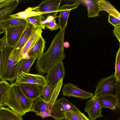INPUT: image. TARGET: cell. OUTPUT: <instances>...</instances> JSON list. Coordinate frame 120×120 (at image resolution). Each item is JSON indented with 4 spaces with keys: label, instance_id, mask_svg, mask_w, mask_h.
<instances>
[{
    "label": "cell",
    "instance_id": "obj_44",
    "mask_svg": "<svg viewBox=\"0 0 120 120\" xmlns=\"http://www.w3.org/2000/svg\"><path fill=\"white\" fill-rule=\"evenodd\" d=\"M0 120H1L0 119Z\"/></svg>",
    "mask_w": 120,
    "mask_h": 120
},
{
    "label": "cell",
    "instance_id": "obj_6",
    "mask_svg": "<svg viewBox=\"0 0 120 120\" xmlns=\"http://www.w3.org/2000/svg\"><path fill=\"white\" fill-rule=\"evenodd\" d=\"M65 69L62 61L54 64L48 70L45 78L47 83L54 89L59 81L64 79Z\"/></svg>",
    "mask_w": 120,
    "mask_h": 120
},
{
    "label": "cell",
    "instance_id": "obj_5",
    "mask_svg": "<svg viewBox=\"0 0 120 120\" xmlns=\"http://www.w3.org/2000/svg\"><path fill=\"white\" fill-rule=\"evenodd\" d=\"M34 26L27 23L26 28L20 38L11 50L9 56L18 63L23 49L26 44L30 37Z\"/></svg>",
    "mask_w": 120,
    "mask_h": 120
},
{
    "label": "cell",
    "instance_id": "obj_43",
    "mask_svg": "<svg viewBox=\"0 0 120 120\" xmlns=\"http://www.w3.org/2000/svg\"></svg>",
    "mask_w": 120,
    "mask_h": 120
},
{
    "label": "cell",
    "instance_id": "obj_28",
    "mask_svg": "<svg viewBox=\"0 0 120 120\" xmlns=\"http://www.w3.org/2000/svg\"><path fill=\"white\" fill-rule=\"evenodd\" d=\"M63 79H62L59 81L56 86L54 89L51 98L47 103L51 109L52 108L59 94L63 85Z\"/></svg>",
    "mask_w": 120,
    "mask_h": 120
},
{
    "label": "cell",
    "instance_id": "obj_20",
    "mask_svg": "<svg viewBox=\"0 0 120 120\" xmlns=\"http://www.w3.org/2000/svg\"><path fill=\"white\" fill-rule=\"evenodd\" d=\"M80 1L87 8L88 18L99 16V13L100 10L98 0H82Z\"/></svg>",
    "mask_w": 120,
    "mask_h": 120
},
{
    "label": "cell",
    "instance_id": "obj_36",
    "mask_svg": "<svg viewBox=\"0 0 120 120\" xmlns=\"http://www.w3.org/2000/svg\"><path fill=\"white\" fill-rule=\"evenodd\" d=\"M7 45L6 38L4 36L2 38H0V52L2 51Z\"/></svg>",
    "mask_w": 120,
    "mask_h": 120
},
{
    "label": "cell",
    "instance_id": "obj_40",
    "mask_svg": "<svg viewBox=\"0 0 120 120\" xmlns=\"http://www.w3.org/2000/svg\"><path fill=\"white\" fill-rule=\"evenodd\" d=\"M5 30L0 26V35L4 33Z\"/></svg>",
    "mask_w": 120,
    "mask_h": 120
},
{
    "label": "cell",
    "instance_id": "obj_11",
    "mask_svg": "<svg viewBox=\"0 0 120 120\" xmlns=\"http://www.w3.org/2000/svg\"><path fill=\"white\" fill-rule=\"evenodd\" d=\"M19 86L22 92L28 98L35 101L42 95L43 87L36 84L24 83Z\"/></svg>",
    "mask_w": 120,
    "mask_h": 120
},
{
    "label": "cell",
    "instance_id": "obj_7",
    "mask_svg": "<svg viewBox=\"0 0 120 120\" xmlns=\"http://www.w3.org/2000/svg\"><path fill=\"white\" fill-rule=\"evenodd\" d=\"M62 92L64 96L72 97L82 99L91 98L94 95L92 93L80 89L78 86L70 83L64 84Z\"/></svg>",
    "mask_w": 120,
    "mask_h": 120
},
{
    "label": "cell",
    "instance_id": "obj_32",
    "mask_svg": "<svg viewBox=\"0 0 120 120\" xmlns=\"http://www.w3.org/2000/svg\"><path fill=\"white\" fill-rule=\"evenodd\" d=\"M115 72L114 74L117 81L120 82V48L116 53L115 64Z\"/></svg>",
    "mask_w": 120,
    "mask_h": 120
},
{
    "label": "cell",
    "instance_id": "obj_18",
    "mask_svg": "<svg viewBox=\"0 0 120 120\" xmlns=\"http://www.w3.org/2000/svg\"><path fill=\"white\" fill-rule=\"evenodd\" d=\"M21 1L19 0H12L8 4L0 8V22L10 18V15Z\"/></svg>",
    "mask_w": 120,
    "mask_h": 120
},
{
    "label": "cell",
    "instance_id": "obj_39",
    "mask_svg": "<svg viewBox=\"0 0 120 120\" xmlns=\"http://www.w3.org/2000/svg\"><path fill=\"white\" fill-rule=\"evenodd\" d=\"M64 47L66 48H68L69 47V44L68 42H64Z\"/></svg>",
    "mask_w": 120,
    "mask_h": 120
},
{
    "label": "cell",
    "instance_id": "obj_14",
    "mask_svg": "<svg viewBox=\"0 0 120 120\" xmlns=\"http://www.w3.org/2000/svg\"><path fill=\"white\" fill-rule=\"evenodd\" d=\"M98 99L101 108L105 107L114 110L117 107L120 109V102L116 96H102L98 97Z\"/></svg>",
    "mask_w": 120,
    "mask_h": 120
},
{
    "label": "cell",
    "instance_id": "obj_17",
    "mask_svg": "<svg viewBox=\"0 0 120 120\" xmlns=\"http://www.w3.org/2000/svg\"><path fill=\"white\" fill-rule=\"evenodd\" d=\"M61 0H46L42 1L38 6L41 12H55L60 11Z\"/></svg>",
    "mask_w": 120,
    "mask_h": 120
},
{
    "label": "cell",
    "instance_id": "obj_16",
    "mask_svg": "<svg viewBox=\"0 0 120 120\" xmlns=\"http://www.w3.org/2000/svg\"><path fill=\"white\" fill-rule=\"evenodd\" d=\"M55 12H41L39 11L37 6L35 7H28L24 11L19 12L15 14L11 15L10 16L11 18L25 19L27 18L32 16L42 15Z\"/></svg>",
    "mask_w": 120,
    "mask_h": 120
},
{
    "label": "cell",
    "instance_id": "obj_27",
    "mask_svg": "<svg viewBox=\"0 0 120 120\" xmlns=\"http://www.w3.org/2000/svg\"><path fill=\"white\" fill-rule=\"evenodd\" d=\"M10 84L7 81H0V108L3 106V104L6 98V94Z\"/></svg>",
    "mask_w": 120,
    "mask_h": 120
},
{
    "label": "cell",
    "instance_id": "obj_23",
    "mask_svg": "<svg viewBox=\"0 0 120 120\" xmlns=\"http://www.w3.org/2000/svg\"><path fill=\"white\" fill-rule=\"evenodd\" d=\"M1 120H23L22 116L16 113L9 108L2 106L0 108Z\"/></svg>",
    "mask_w": 120,
    "mask_h": 120
},
{
    "label": "cell",
    "instance_id": "obj_3",
    "mask_svg": "<svg viewBox=\"0 0 120 120\" xmlns=\"http://www.w3.org/2000/svg\"><path fill=\"white\" fill-rule=\"evenodd\" d=\"M12 48L7 45L1 52V65L0 79L8 81L13 83L17 76V70L19 63H17L10 58Z\"/></svg>",
    "mask_w": 120,
    "mask_h": 120
},
{
    "label": "cell",
    "instance_id": "obj_15",
    "mask_svg": "<svg viewBox=\"0 0 120 120\" xmlns=\"http://www.w3.org/2000/svg\"><path fill=\"white\" fill-rule=\"evenodd\" d=\"M54 105L64 114L65 112H68L75 113H82L75 105L64 97L56 100Z\"/></svg>",
    "mask_w": 120,
    "mask_h": 120
},
{
    "label": "cell",
    "instance_id": "obj_24",
    "mask_svg": "<svg viewBox=\"0 0 120 120\" xmlns=\"http://www.w3.org/2000/svg\"><path fill=\"white\" fill-rule=\"evenodd\" d=\"M25 19L10 18L0 22V26L5 30L8 28L22 26L26 24Z\"/></svg>",
    "mask_w": 120,
    "mask_h": 120
},
{
    "label": "cell",
    "instance_id": "obj_37",
    "mask_svg": "<svg viewBox=\"0 0 120 120\" xmlns=\"http://www.w3.org/2000/svg\"><path fill=\"white\" fill-rule=\"evenodd\" d=\"M36 115L39 116L41 117L42 118L49 117H51L50 112L48 111H42L39 113H36Z\"/></svg>",
    "mask_w": 120,
    "mask_h": 120
},
{
    "label": "cell",
    "instance_id": "obj_38",
    "mask_svg": "<svg viewBox=\"0 0 120 120\" xmlns=\"http://www.w3.org/2000/svg\"><path fill=\"white\" fill-rule=\"evenodd\" d=\"M12 0H0V8L8 4Z\"/></svg>",
    "mask_w": 120,
    "mask_h": 120
},
{
    "label": "cell",
    "instance_id": "obj_1",
    "mask_svg": "<svg viewBox=\"0 0 120 120\" xmlns=\"http://www.w3.org/2000/svg\"><path fill=\"white\" fill-rule=\"evenodd\" d=\"M65 29L60 30L47 51L37 59L35 68L38 73L45 74L54 64L65 58L64 45Z\"/></svg>",
    "mask_w": 120,
    "mask_h": 120
},
{
    "label": "cell",
    "instance_id": "obj_4",
    "mask_svg": "<svg viewBox=\"0 0 120 120\" xmlns=\"http://www.w3.org/2000/svg\"><path fill=\"white\" fill-rule=\"evenodd\" d=\"M94 96L98 98L101 96H116L120 102V82L117 81L114 74L103 78L97 82Z\"/></svg>",
    "mask_w": 120,
    "mask_h": 120
},
{
    "label": "cell",
    "instance_id": "obj_10",
    "mask_svg": "<svg viewBox=\"0 0 120 120\" xmlns=\"http://www.w3.org/2000/svg\"><path fill=\"white\" fill-rule=\"evenodd\" d=\"M26 25L8 28L5 30L4 36L8 46L12 48L14 47L22 35Z\"/></svg>",
    "mask_w": 120,
    "mask_h": 120
},
{
    "label": "cell",
    "instance_id": "obj_41",
    "mask_svg": "<svg viewBox=\"0 0 120 120\" xmlns=\"http://www.w3.org/2000/svg\"><path fill=\"white\" fill-rule=\"evenodd\" d=\"M1 52H0V73L1 70Z\"/></svg>",
    "mask_w": 120,
    "mask_h": 120
},
{
    "label": "cell",
    "instance_id": "obj_9",
    "mask_svg": "<svg viewBox=\"0 0 120 120\" xmlns=\"http://www.w3.org/2000/svg\"><path fill=\"white\" fill-rule=\"evenodd\" d=\"M101 109L98 98L93 96L91 99L86 102L84 111L87 113L89 120H95L103 116Z\"/></svg>",
    "mask_w": 120,
    "mask_h": 120
},
{
    "label": "cell",
    "instance_id": "obj_2",
    "mask_svg": "<svg viewBox=\"0 0 120 120\" xmlns=\"http://www.w3.org/2000/svg\"><path fill=\"white\" fill-rule=\"evenodd\" d=\"M34 101L26 97L19 85L14 83L11 84L9 87L3 106H8L16 113L22 116L31 112Z\"/></svg>",
    "mask_w": 120,
    "mask_h": 120
},
{
    "label": "cell",
    "instance_id": "obj_25",
    "mask_svg": "<svg viewBox=\"0 0 120 120\" xmlns=\"http://www.w3.org/2000/svg\"><path fill=\"white\" fill-rule=\"evenodd\" d=\"M31 111L36 113L44 111L50 112L51 109L43 98L40 97L34 101Z\"/></svg>",
    "mask_w": 120,
    "mask_h": 120
},
{
    "label": "cell",
    "instance_id": "obj_26",
    "mask_svg": "<svg viewBox=\"0 0 120 120\" xmlns=\"http://www.w3.org/2000/svg\"><path fill=\"white\" fill-rule=\"evenodd\" d=\"M43 17L42 15L32 16L27 18L25 19L27 22L30 23L35 27H38L42 30H45L42 24V20Z\"/></svg>",
    "mask_w": 120,
    "mask_h": 120
},
{
    "label": "cell",
    "instance_id": "obj_13",
    "mask_svg": "<svg viewBox=\"0 0 120 120\" xmlns=\"http://www.w3.org/2000/svg\"><path fill=\"white\" fill-rule=\"evenodd\" d=\"M42 30L41 28L34 27L30 37L23 49L20 57L19 61L22 59L28 58V56L29 52L42 36Z\"/></svg>",
    "mask_w": 120,
    "mask_h": 120
},
{
    "label": "cell",
    "instance_id": "obj_33",
    "mask_svg": "<svg viewBox=\"0 0 120 120\" xmlns=\"http://www.w3.org/2000/svg\"><path fill=\"white\" fill-rule=\"evenodd\" d=\"M55 19H53L48 22L46 25L45 27L51 31L56 30L60 28L56 22Z\"/></svg>",
    "mask_w": 120,
    "mask_h": 120
},
{
    "label": "cell",
    "instance_id": "obj_30",
    "mask_svg": "<svg viewBox=\"0 0 120 120\" xmlns=\"http://www.w3.org/2000/svg\"><path fill=\"white\" fill-rule=\"evenodd\" d=\"M54 89L47 84L43 87L42 95L45 101L47 103L51 98Z\"/></svg>",
    "mask_w": 120,
    "mask_h": 120
},
{
    "label": "cell",
    "instance_id": "obj_8",
    "mask_svg": "<svg viewBox=\"0 0 120 120\" xmlns=\"http://www.w3.org/2000/svg\"><path fill=\"white\" fill-rule=\"evenodd\" d=\"M14 83L18 85L24 83L36 84L43 87L47 84L45 76L41 74H33L24 72L17 75Z\"/></svg>",
    "mask_w": 120,
    "mask_h": 120
},
{
    "label": "cell",
    "instance_id": "obj_12",
    "mask_svg": "<svg viewBox=\"0 0 120 120\" xmlns=\"http://www.w3.org/2000/svg\"><path fill=\"white\" fill-rule=\"evenodd\" d=\"M80 4V2H77L71 4H66L60 7L58 19L60 30L66 29L71 11L78 7Z\"/></svg>",
    "mask_w": 120,
    "mask_h": 120
},
{
    "label": "cell",
    "instance_id": "obj_31",
    "mask_svg": "<svg viewBox=\"0 0 120 120\" xmlns=\"http://www.w3.org/2000/svg\"><path fill=\"white\" fill-rule=\"evenodd\" d=\"M51 117L55 120H62L65 119L64 113L54 105L50 112Z\"/></svg>",
    "mask_w": 120,
    "mask_h": 120
},
{
    "label": "cell",
    "instance_id": "obj_34",
    "mask_svg": "<svg viewBox=\"0 0 120 120\" xmlns=\"http://www.w3.org/2000/svg\"><path fill=\"white\" fill-rule=\"evenodd\" d=\"M108 22L113 26L120 24V20L117 18L109 15Z\"/></svg>",
    "mask_w": 120,
    "mask_h": 120
},
{
    "label": "cell",
    "instance_id": "obj_21",
    "mask_svg": "<svg viewBox=\"0 0 120 120\" xmlns=\"http://www.w3.org/2000/svg\"><path fill=\"white\" fill-rule=\"evenodd\" d=\"M98 3L100 11H105L120 20V13L109 2L106 0H99Z\"/></svg>",
    "mask_w": 120,
    "mask_h": 120
},
{
    "label": "cell",
    "instance_id": "obj_29",
    "mask_svg": "<svg viewBox=\"0 0 120 120\" xmlns=\"http://www.w3.org/2000/svg\"><path fill=\"white\" fill-rule=\"evenodd\" d=\"M65 116L70 120H89L83 113H75L71 112H66L64 113Z\"/></svg>",
    "mask_w": 120,
    "mask_h": 120
},
{
    "label": "cell",
    "instance_id": "obj_22",
    "mask_svg": "<svg viewBox=\"0 0 120 120\" xmlns=\"http://www.w3.org/2000/svg\"><path fill=\"white\" fill-rule=\"evenodd\" d=\"M37 59L36 57H31L22 59L19 62L17 70V75L22 72L29 73L30 68Z\"/></svg>",
    "mask_w": 120,
    "mask_h": 120
},
{
    "label": "cell",
    "instance_id": "obj_42",
    "mask_svg": "<svg viewBox=\"0 0 120 120\" xmlns=\"http://www.w3.org/2000/svg\"><path fill=\"white\" fill-rule=\"evenodd\" d=\"M65 119L66 120H70L66 116H65Z\"/></svg>",
    "mask_w": 120,
    "mask_h": 120
},
{
    "label": "cell",
    "instance_id": "obj_19",
    "mask_svg": "<svg viewBox=\"0 0 120 120\" xmlns=\"http://www.w3.org/2000/svg\"><path fill=\"white\" fill-rule=\"evenodd\" d=\"M46 42L42 36L39 39L28 55V58L36 57L37 59L43 54L45 47Z\"/></svg>",
    "mask_w": 120,
    "mask_h": 120
},
{
    "label": "cell",
    "instance_id": "obj_35",
    "mask_svg": "<svg viewBox=\"0 0 120 120\" xmlns=\"http://www.w3.org/2000/svg\"><path fill=\"white\" fill-rule=\"evenodd\" d=\"M114 29L113 31L114 35L118 39L120 42V24L114 25Z\"/></svg>",
    "mask_w": 120,
    "mask_h": 120
}]
</instances>
